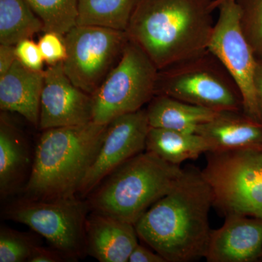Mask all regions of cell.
Returning <instances> with one entry per match:
<instances>
[{"instance_id":"cell-1","label":"cell","mask_w":262,"mask_h":262,"mask_svg":"<svg viewBox=\"0 0 262 262\" xmlns=\"http://www.w3.org/2000/svg\"><path fill=\"white\" fill-rule=\"evenodd\" d=\"M211 188L196 168L184 170L175 187L150 207L135 225L141 241L167 262L204 257L211 229Z\"/></svg>"},{"instance_id":"cell-2","label":"cell","mask_w":262,"mask_h":262,"mask_svg":"<svg viewBox=\"0 0 262 262\" xmlns=\"http://www.w3.org/2000/svg\"><path fill=\"white\" fill-rule=\"evenodd\" d=\"M213 0H139L126 32L158 70L208 50Z\"/></svg>"},{"instance_id":"cell-3","label":"cell","mask_w":262,"mask_h":262,"mask_svg":"<svg viewBox=\"0 0 262 262\" xmlns=\"http://www.w3.org/2000/svg\"><path fill=\"white\" fill-rule=\"evenodd\" d=\"M106 127L91 121L43 130L23 188L24 198L51 201L78 194L102 145Z\"/></svg>"},{"instance_id":"cell-4","label":"cell","mask_w":262,"mask_h":262,"mask_svg":"<svg viewBox=\"0 0 262 262\" xmlns=\"http://www.w3.org/2000/svg\"><path fill=\"white\" fill-rule=\"evenodd\" d=\"M184 169L143 151L108 174L88 196L94 213L135 226L148 209L175 187Z\"/></svg>"},{"instance_id":"cell-5","label":"cell","mask_w":262,"mask_h":262,"mask_svg":"<svg viewBox=\"0 0 262 262\" xmlns=\"http://www.w3.org/2000/svg\"><path fill=\"white\" fill-rule=\"evenodd\" d=\"M156 95L215 112L243 110V98L225 66L207 50L158 72Z\"/></svg>"},{"instance_id":"cell-6","label":"cell","mask_w":262,"mask_h":262,"mask_svg":"<svg viewBox=\"0 0 262 262\" xmlns=\"http://www.w3.org/2000/svg\"><path fill=\"white\" fill-rule=\"evenodd\" d=\"M201 171L213 206L225 215L262 219V151H208Z\"/></svg>"},{"instance_id":"cell-7","label":"cell","mask_w":262,"mask_h":262,"mask_svg":"<svg viewBox=\"0 0 262 262\" xmlns=\"http://www.w3.org/2000/svg\"><path fill=\"white\" fill-rule=\"evenodd\" d=\"M158 72L147 55L128 41L120 61L92 95L93 121L108 125L142 110L156 95Z\"/></svg>"},{"instance_id":"cell-8","label":"cell","mask_w":262,"mask_h":262,"mask_svg":"<svg viewBox=\"0 0 262 262\" xmlns=\"http://www.w3.org/2000/svg\"><path fill=\"white\" fill-rule=\"evenodd\" d=\"M87 202L75 196L37 201L23 198L7 207L5 218L28 226L68 259L86 252Z\"/></svg>"},{"instance_id":"cell-9","label":"cell","mask_w":262,"mask_h":262,"mask_svg":"<svg viewBox=\"0 0 262 262\" xmlns=\"http://www.w3.org/2000/svg\"><path fill=\"white\" fill-rule=\"evenodd\" d=\"M63 37L65 73L91 96L120 61L129 41L125 32L96 26H75Z\"/></svg>"},{"instance_id":"cell-10","label":"cell","mask_w":262,"mask_h":262,"mask_svg":"<svg viewBox=\"0 0 262 262\" xmlns=\"http://www.w3.org/2000/svg\"><path fill=\"white\" fill-rule=\"evenodd\" d=\"M216 9L219 16L208 50L225 66L238 86L244 113L262 121L254 88L258 61L241 28L238 6L236 0H224Z\"/></svg>"},{"instance_id":"cell-11","label":"cell","mask_w":262,"mask_h":262,"mask_svg":"<svg viewBox=\"0 0 262 262\" xmlns=\"http://www.w3.org/2000/svg\"><path fill=\"white\" fill-rule=\"evenodd\" d=\"M149 127L146 108L122 115L110 122L101 149L78 194L89 195L108 174L146 150Z\"/></svg>"},{"instance_id":"cell-12","label":"cell","mask_w":262,"mask_h":262,"mask_svg":"<svg viewBox=\"0 0 262 262\" xmlns=\"http://www.w3.org/2000/svg\"><path fill=\"white\" fill-rule=\"evenodd\" d=\"M44 73L38 126L41 130L93 121L92 96L72 83L63 62L48 66Z\"/></svg>"},{"instance_id":"cell-13","label":"cell","mask_w":262,"mask_h":262,"mask_svg":"<svg viewBox=\"0 0 262 262\" xmlns=\"http://www.w3.org/2000/svg\"><path fill=\"white\" fill-rule=\"evenodd\" d=\"M261 256L262 219L232 214L211 231L204 258L208 262H253Z\"/></svg>"},{"instance_id":"cell-14","label":"cell","mask_w":262,"mask_h":262,"mask_svg":"<svg viewBox=\"0 0 262 262\" xmlns=\"http://www.w3.org/2000/svg\"><path fill=\"white\" fill-rule=\"evenodd\" d=\"M86 253L101 262H127L138 244L135 226L94 213L85 224Z\"/></svg>"},{"instance_id":"cell-15","label":"cell","mask_w":262,"mask_h":262,"mask_svg":"<svg viewBox=\"0 0 262 262\" xmlns=\"http://www.w3.org/2000/svg\"><path fill=\"white\" fill-rule=\"evenodd\" d=\"M196 134L209 144L210 151L262 150V121L239 111L218 112Z\"/></svg>"},{"instance_id":"cell-16","label":"cell","mask_w":262,"mask_h":262,"mask_svg":"<svg viewBox=\"0 0 262 262\" xmlns=\"http://www.w3.org/2000/svg\"><path fill=\"white\" fill-rule=\"evenodd\" d=\"M44 71L27 68L18 59L4 75L0 76V108L23 116L39 126Z\"/></svg>"},{"instance_id":"cell-17","label":"cell","mask_w":262,"mask_h":262,"mask_svg":"<svg viewBox=\"0 0 262 262\" xmlns=\"http://www.w3.org/2000/svg\"><path fill=\"white\" fill-rule=\"evenodd\" d=\"M33 160L28 142L5 112L0 115V194L18 192L29 179Z\"/></svg>"},{"instance_id":"cell-18","label":"cell","mask_w":262,"mask_h":262,"mask_svg":"<svg viewBox=\"0 0 262 262\" xmlns=\"http://www.w3.org/2000/svg\"><path fill=\"white\" fill-rule=\"evenodd\" d=\"M146 110L150 127L192 134L218 113L163 95H155Z\"/></svg>"},{"instance_id":"cell-19","label":"cell","mask_w":262,"mask_h":262,"mask_svg":"<svg viewBox=\"0 0 262 262\" xmlns=\"http://www.w3.org/2000/svg\"><path fill=\"white\" fill-rule=\"evenodd\" d=\"M210 150L206 139L192 133L150 127L146 138V151L174 165H180L187 160L198 159Z\"/></svg>"},{"instance_id":"cell-20","label":"cell","mask_w":262,"mask_h":262,"mask_svg":"<svg viewBox=\"0 0 262 262\" xmlns=\"http://www.w3.org/2000/svg\"><path fill=\"white\" fill-rule=\"evenodd\" d=\"M40 32L42 20L27 0H0V45L15 46Z\"/></svg>"},{"instance_id":"cell-21","label":"cell","mask_w":262,"mask_h":262,"mask_svg":"<svg viewBox=\"0 0 262 262\" xmlns=\"http://www.w3.org/2000/svg\"><path fill=\"white\" fill-rule=\"evenodd\" d=\"M139 0H78L77 25L125 32Z\"/></svg>"},{"instance_id":"cell-22","label":"cell","mask_w":262,"mask_h":262,"mask_svg":"<svg viewBox=\"0 0 262 262\" xmlns=\"http://www.w3.org/2000/svg\"><path fill=\"white\" fill-rule=\"evenodd\" d=\"M42 20L43 32L64 36L77 25L78 0H27Z\"/></svg>"},{"instance_id":"cell-23","label":"cell","mask_w":262,"mask_h":262,"mask_svg":"<svg viewBox=\"0 0 262 262\" xmlns=\"http://www.w3.org/2000/svg\"><path fill=\"white\" fill-rule=\"evenodd\" d=\"M245 37L258 62L262 63V0H236Z\"/></svg>"},{"instance_id":"cell-24","label":"cell","mask_w":262,"mask_h":262,"mask_svg":"<svg viewBox=\"0 0 262 262\" xmlns=\"http://www.w3.org/2000/svg\"><path fill=\"white\" fill-rule=\"evenodd\" d=\"M32 234L8 227L0 231V262L28 261L38 245Z\"/></svg>"},{"instance_id":"cell-25","label":"cell","mask_w":262,"mask_h":262,"mask_svg":"<svg viewBox=\"0 0 262 262\" xmlns=\"http://www.w3.org/2000/svg\"><path fill=\"white\" fill-rule=\"evenodd\" d=\"M37 44L44 61L49 66L63 62L67 58L64 37L58 33L45 32Z\"/></svg>"},{"instance_id":"cell-26","label":"cell","mask_w":262,"mask_h":262,"mask_svg":"<svg viewBox=\"0 0 262 262\" xmlns=\"http://www.w3.org/2000/svg\"><path fill=\"white\" fill-rule=\"evenodd\" d=\"M17 59L30 70L42 71L43 59L42 53L37 43L31 39L20 41L15 46Z\"/></svg>"},{"instance_id":"cell-27","label":"cell","mask_w":262,"mask_h":262,"mask_svg":"<svg viewBox=\"0 0 262 262\" xmlns=\"http://www.w3.org/2000/svg\"><path fill=\"white\" fill-rule=\"evenodd\" d=\"M67 259L55 248H46L37 246L33 250L29 262H61Z\"/></svg>"},{"instance_id":"cell-28","label":"cell","mask_w":262,"mask_h":262,"mask_svg":"<svg viewBox=\"0 0 262 262\" xmlns=\"http://www.w3.org/2000/svg\"><path fill=\"white\" fill-rule=\"evenodd\" d=\"M128 261L130 262H167L156 251H152L141 245L138 244L131 253Z\"/></svg>"},{"instance_id":"cell-29","label":"cell","mask_w":262,"mask_h":262,"mask_svg":"<svg viewBox=\"0 0 262 262\" xmlns=\"http://www.w3.org/2000/svg\"><path fill=\"white\" fill-rule=\"evenodd\" d=\"M16 60L15 46L0 45V76L7 73Z\"/></svg>"},{"instance_id":"cell-30","label":"cell","mask_w":262,"mask_h":262,"mask_svg":"<svg viewBox=\"0 0 262 262\" xmlns=\"http://www.w3.org/2000/svg\"><path fill=\"white\" fill-rule=\"evenodd\" d=\"M254 88L258 110L262 119V63L258 62L254 75Z\"/></svg>"},{"instance_id":"cell-31","label":"cell","mask_w":262,"mask_h":262,"mask_svg":"<svg viewBox=\"0 0 262 262\" xmlns=\"http://www.w3.org/2000/svg\"><path fill=\"white\" fill-rule=\"evenodd\" d=\"M222 1H224V0H213V3H212V8H213V9L214 10H216L217 6Z\"/></svg>"},{"instance_id":"cell-32","label":"cell","mask_w":262,"mask_h":262,"mask_svg":"<svg viewBox=\"0 0 262 262\" xmlns=\"http://www.w3.org/2000/svg\"><path fill=\"white\" fill-rule=\"evenodd\" d=\"M260 261H262V256H261V258H260Z\"/></svg>"},{"instance_id":"cell-33","label":"cell","mask_w":262,"mask_h":262,"mask_svg":"<svg viewBox=\"0 0 262 262\" xmlns=\"http://www.w3.org/2000/svg\"><path fill=\"white\" fill-rule=\"evenodd\" d=\"M261 151H262V150H261Z\"/></svg>"}]
</instances>
